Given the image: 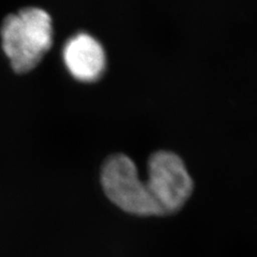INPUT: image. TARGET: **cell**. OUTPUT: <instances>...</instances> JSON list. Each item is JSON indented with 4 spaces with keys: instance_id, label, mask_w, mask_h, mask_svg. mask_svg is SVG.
Returning a JSON list of instances; mask_svg holds the SVG:
<instances>
[{
    "instance_id": "obj_1",
    "label": "cell",
    "mask_w": 257,
    "mask_h": 257,
    "mask_svg": "<svg viewBox=\"0 0 257 257\" xmlns=\"http://www.w3.org/2000/svg\"><path fill=\"white\" fill-rule=\"evenodd\" d=\"M3 48L16 73L35 69L53 43L51 16L39 8H27L5 19Z\"/></svg>"
},
{
    "instance_id": "obj_2",
    "label": "cell",
    "mask_w": 257,
    "mask_h": 257,
    "mask_svg": "<svg viewBox=\"0 0 257 257\" xmlns=\"http://www.w3.org/2000/svg\"><path fill=\"white\" fill-rule=\"evenodd\" d=\"M103 190L111 203L121 210L142 216H162L146 182L140 179L138 168L125 155H112L102 167Z\"/></svg>"
},
{
    "instance_id": "obj_3",
    "label": "cell",
    "mask_w": 257,
    "mask_h": 257,
    "mask_svg": "<svg viewBox=\"0 0 257 257\" xmlns=\"http://www.w3.org/2000/svg\"><path fill=\"white\" fill-rule=\"evenodd\" d=\"M146 182L163 215L175 213L184 206L193 191L191 176L179 156L158 151L148 161Z\"/></svg>"
},
{
    "instance_id": "obj_4",
    "label": "cell",
    "mask_w": 257,
    "mask_h": 257,
    "mask_svg": "<svg viewBox=\"0 0 257 257\" xmlns=\"http://www.w3.org/2000/svg\"><path fill=\"white\" fill-rule=\"evenodd\" d=\"M63 60L70 73L82 82H93L105 69V52L99 41L87 34L72 37L63 48Z\"/></svg>"
}]
</instances>
